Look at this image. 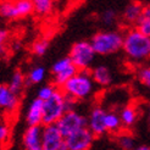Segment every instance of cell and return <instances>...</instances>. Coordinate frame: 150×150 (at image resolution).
<instances>
[{
    "instance_id": "32",
    "label": "cell",
    "mask_w": 150,
    "mask_h": 150,
    "mask_svg": "<svg viewBox=\"0 0 150 150\" xmlns=\"http://www.w3.org/2000/svg\"><path fill=\"white\" fill-rule=\"evenodd\" d=\"M133 150H150V146L149 145H139V146H136Z\"/></svg>"
},
{
    "instance_id": "10",
    "label": "cell",
    "mask_w": 150,
    "mask_h": 150,
    "mask_svg": "<svg viewBox=\"0 0 150 150\" xmlns=\"http://www.w3.org/2000/svg\"><path fill=\"white\" fill-rule=\"evenodd\" d=\"M43 126L27 127L22 137V145L25 150H43L42 148Z\"/></svg>"
},
{
    "instance_id": "23",
    "label": "cell",
    "mask_w": 150,
    "mask_h": 150,
    "mask_svg": "<svg viewBox=\"0 0 150 150\" xmlns=\"http://www.w3.org/2000/svg\"><path fill=\"white\" fill-rule=\"evenodd\" d=\"M116 143L121 150H133L136 148L134 138L132 136H129V134H121V136H118Z\"/></svg>"
},
{
    "instance_id": "31",
    "label": "cell",
    "mask_w": 150,
    "mask_h": 150,
    "mask_svg": "<svg viewBox=\"0 0 150 150\" xmlns=\"http://www.w3.org/2000/svg\"><path fill=\"white\" fill-rule=\"evenodd\" d=\"M145 20H150V5H145L143 6V10H142V15H140V21H145Z\"/></svg>"
},
{
    "instance_id": "3",
    "label": "cell",
    "mask_w": 150,
    "mask_h": 150,
    "mask_svg": "<svg viewBox=\"0 0 150 150\" xmlns=\"http://www.w3.org/2000/svg\"><path fill=\"white\" fill-rule=\"evenodd\" d=\"M94 88L95 83L89 71H78L70 81L66 82L61 91L73 100H83L88 99L94 93Z\"/></svg>"
},
{
    "instance_id": "27",
    "label": "cell",
    "mask_w": 150,
    "mask_h": 150,
    "mask_svg": "<svg viewBox=\"0 0 150 150\" xmlns=\"http://www.w3.org/2000/svg\"><path fill=\"white\" fill-rule=\"evenodd\" d=\"M138 81L144 86H150V67H142L137 72Z\"/></svg>"
},
{
    "instance_id": "20",
    "label": "cell",
    "mask_w": 150,
    "mask_h": 150,
    "mask_svg": "<svg viewBox=\"0 0 150 150\" xmlns=\"http://www.w3.org/2000/svg\"><path fill=\"white\" fill-rule=\"evenodd\" d=\"M15 6H16L17 18L27 17L34 12L33 1H29V0H18V1H15Z\"/></svg>"
},
{
    "instance_id": "30",
    "label": "cell",
    "mask_w": 150,
    "mask_h": 150,
    "mask_svg": "<svg viewBox=\"0 0 150 150\" xmlns=\"http://www.w3.org/2000/svg\"><path fill=\"white\" fill-rule=\"evenodd\" d=\"M9 133H10L9 126L5 125V123H0V144L7 140V138H9Z\"/></svg>"
},
{
    "instance_id": "7",
    "label": "cell",
    "mask_w": 150,
    "mask_h": 150,
    "mask_svg": "<svg viewBox=\"0 0 150 150\" xmlns=\"http://www.w3.org/2000/svg\"><path fill=\"white\" fill-rule=\"evenodd\" d=\"M94 134L87 128L79 129L65 138L67 150H91L94 143Z\"/></svg>"
},
{
    "instance_id": "2",
    "label": "cell",
    "mask_w": 150,
    "mask_h": 150,
    "mask_svg": "<svg viewBox=\"0 0 150 150\" xmlns=\"http://www.w3.org/2000/svg\"><path fill=\"white\" fill-rule=\"evenodd\" d=\"M122 50L133 61L150 59V38L143 35L137 28L129 29L123 35Z\"/></svg>"
},
{
    "instance_id": "28",
    "label": "cell",
    "mask_w": 150,
    "mask_h": 150,
    "mask_svg": "<svg viewBox=\"0 0 150 150\" xmlns=\"http://www.w3.org/2000/svg\"><path fill=\"white\" fill-rule=\"evenodd\" d=\"M9 39V32L5 28H0V59H1L6 52V43Z\"/></svg>"
},
{
    "instance_id": "4",
    "label": "cell",
    "mask_w": 150,
    "mask_h": 150,
    "mask_svg": "<svg viewBox=\"0 0 150 150\" xmlns=\"http://www.w3.org/2000/svg\"><path fill=\"white\" fill-rule=\"evenodd\" d=\"M89 42L96 55L106 56L116 54L122 49L123 35L117 31H101L95 33Z\"/></svg>"
},
{
    "instance_id": "29",
    "label": "cell",
    "mask_w": 150,
    "mask_h": 150,
    "mask_svg": "<svg viewBox=\"0 0 150 150\" xmlns=\"http://www.w3.org/2000/svg\"><path fill=\"white\" fill-rule=\"evenodd\" d=\"M136 28H137L143 35H145V37H148V38H150V20H145V21L138 22Z\"/></svg>"
},
{
    "instance_id": "11",
    "label": "cell",
    "mask_w": 150,
    "mask_h": 150,
    "mask_svg": "<svg viewBox=\"0 0 150 150\" xmlns=\"http://www.w3.org/2000/svg\"><path fill=\"white\" fill-rule=\"evenodd\" d=\"M43 104L44 101L38 98L29 103L26 111V123L28 127L43 125Z\"/></svg>"
},
{
    "instance_id": "6",
    "label": "cell",
    "mask_w": 150,
    "mask_h": 150,
    "mask_svg": "<svg viewBox=\"0 0 150 150\" xmlns=\"http://www.w3.org/2000/svg\"><path fill=\"white\" fill-rule=\"evenodd\" d=\"M87 126H88V118L76 110L65 112V115L56 122L57 129L62 134L64 138H67L72 133L79 129L87 128Z\"/></svg>"
},
{
    "instance_id": "33",
    "label": "cell",
    "mask_w": 150,
    "mask_h": 150,
    "mask_svg": "<svg viewBox=\"0 0 150 150\" xmlns=\"http://www.w3.org/2000/svg\"><path fill=\"white\" fill-rule=\"evenodd\" d=\"M148 122L150 125V106H149V110H148Z\"/></svg>"
},
{
    "instance_id": "22",
    "label": "cell",
    "mask_w": 150,
    "mask_h": 150,
    "mask_svg": "<svg viewBox=\"0 0 150 150\" xmlns=\"http://www.w3.org/2000/svg\"><path fill=\"white\" fill-rule=\"evenodd\" d=\"M73 64H72V61H71V59L69 57V56H64V57H61V59H59V60H56V61L51 65V69H50V71H51V73H52V76L54 74H57V73H60V72H64L65 70H67L69 67H71Z\"/></svg>"
},
{
    "instance_id": "19",
    "label": "cell",
    "mask_w": 150,
    "mask_h": 150,
    "mask_svg": "<svg viewBox=\"0 0 150 150\" xmlns=\"http://www.w3.org/2000/svg\"><path fill=\"white\" fill-rule=\"evenodd\" d=\"M34 12L39 16H49L54 10V3L51 0H34Z\"/></svg>"
},
{
    "instance_id": "1",
    "label": "cell",
    "mask_w": 150,
    "mask_h": 150,
    "mask_svg": "<svg viewBox=\"0 0 150 150\" xmlns=\"http://www.w3.org/2000/svg\"><path fill=\"white\" fill-rule=\"evenodd\" d=\"M76 100L65 95L61 89H56V92L50 99L43 104V126L56 125L65 112L74 110Z\"/></svg>"
},
{
    "instance_id": "26",
    "label": "cell",
    "mask_w": 150,
    "mask_h": 150,
    "mask_svg": "<svg viewBox=\"0 0 150 150\" xmlns=\"http://www.w3.org/2000/svg\"><path fill=\"white\" fill-rule=\"evenodd\" d=\"M116 18H117V12L114 9H106L100 15V21L105 26H112L115 23Z\"/></svg>"
},
{
    "instance_id": "12",
    "label": "cell",
    "mask_w": 150,
    "mask_h": 150,
    "mask_svg": "<svg viewBox=\"0 0 150 150\" xmlns=\"http://www.w3.org/2000/svg\"><path fill=\"white\" fill-rule=\"evenodd\" d=\"M18 105V95L12 93L7 84H0V109L13 111Z\"/></svg>"
},
{
    "instance_id": "18",
    "label": "cell",
    "mask_w": 150,
    "mask_h": 150,
    "mask_svg": "<svg viewBox=\"0 0 150 150\" xmlns=\"http://www.w3.org/2000/svg\"><path fill=\"white\" fill-rule=\"evenodd\" d=\"M105 127H106L108 132H112V133L118 132L122 127L120 115L114 111H109V112L106 111V116H105Z\"/></svg>"
},
{
    "instance_id": "24",
    "label": "cell",
    "mask_w": 150,
    "mask_h": 150,
    "mask_svg": "<svg viewBox=\"0 0 150 150\" xmlns=\"http://www.w3.org/2000/svg\"><path fill=\"white\" fill-rule=\"evenodd\" d=\"M49 49V40L48 39H38L33 43L32 52L35 56H44Z\"/></svg>"
},
{
    "instance_id": "5",
    "label": "cell",
    "mask_w": 150,
    "mask_h": 150,
    "mask_svg": "<svg viewBox=\"0 0 150 150\" xmlns=\"http://www.w3.org/2000/svg\"><path fill=\"white\" fill-rule=\"evenodd\" d=\"M69 57L78 71H88L89 67L93 65L96 54L91 42L79 40L72 44Z\"/></svg>"
},
{
    "instance_id": "17",
    "label": "cell",
    "mask_w": 150,
    "mask_h": 150,
    "mask_svg": "<svg viewBox=\"0 0 150 150\" xmlns=\"http://www.w3.org/2000/svg\"><path fill=\"white\" fill-rule=\"evenodd\" d=\"M120 118H121V123L125 127H132L136 125L138 120V112L133 106H126L120 112Z\"/></svg>"
},
{
    "instance_id": "34",
    "label": "cell",
    "mask_w": 150,
    "mask_h": 150,
    "mask_svg": "<svg viewBox=\"0 0 150 150\" xmlns=\"http://www.w3.org/2000/svg\"><path fill=\"white\" fill-rule=\"evenodd\" d=\"M149 88H150V86H149Z\"/></svg>"
},
{
    "instance_id": "14",
    "label": "cell",
    "mask_w": 150,
    "mask_h": 150,
    "mask_svg": "<svg viewBox=\"0 0 150 150\" xmlns=\"http://www.w3.org/2000/svg\"><path fill=\"white\" fill-rule=\"evenodd\" d=\"M142 10H143V5L139 3H129L125 7L122 17L127 23H138Z\"/></svg>"
},
{
    "instance_id": "9",
    "label": "cell",
    "mask_w": 150,
    "mask_h": 150,
    "mask_svg": "<svg viewBox=\"0 0 150 150\" xmlns=\"http://www.w3.org/2000/svg\"><path fill=\"white\" fill-rule=\"evenodd\" d=\"M105 116H106V110L101 106H95L91 110V114L87 117V127L94 134V137H100L108 132L106 127H105Z\"/></svg>"
},
{
    "instance_id": "15",
    "label": "cell",
    "mask_w": 150,
    "mask_h": 150,
    "mask_svg": "<svg viewBox=\"0 0 150 150\" xmlns=\"http://www.w3.org/2000/svg\"><path fill=\"white\" fill-rule=\"evenodd\" d=\"M47 76V70L45 67L42 65H37L33 66L31 70L28 71L27 76H26V86L28 84H38L45 79Z\"/></svg>"
},
{
    "instance_id": "25",
    "label": "cell",
    "mask_w": 150,
    "mask_h": 150,
    "mask_svg": "<svg viewBox=\"0 0 150 150\" xmlns=\"http://www.w3.org/2000/svg\"><path fill=\"white\" fill-rule=\"evenodd\" d=\"M56 87L52 86V84H45L40 87V89L38 91V93H37V98L40 99L42 101H47L48 99H50L52 95H54V93L56 92Z\"/></svg>"
},
{
    "instance_id": "21",
    "label": "cell",
    "mask_w": 150,
    "mask_h": 150,
    "mask_svg": "<svg viewBox=\"0 0 150 150\" xmlns=\"http://www.w3.org/2000/svg\"><path fill=\"white\" fill-rule=\"evenodd\" d=\"M0 17L5 20H16L17 12L16 6L12 1H1L0 3Z\"/></svg>"
},
{
    "instance_id": "8",
    "label": "cell",
    "mask_w": 150,
    "mask_h": 150,
    "mask_svg": "<svg viewBox=\"0 0 150 150\" xmlns=\"http://www.w3.org/2000/svg\"><path fill=\"white\" fill-rule=\"evenodd\" d=\"M64 142L65 138L57 129L56 125L43 126V136H42L43 150H60Z\"/></svg>"
},
{
    "instance_id": "16",
    "label": "cell",
    "mask_w": 150,
    "mask_h": 150,
    "mask_svg": "<svg viewBox=\"0 0 150 150\" xmlns=\"http://www.w3.org/2000/svg\"><path fill=\"white\" fill-rule=\"evenodd\" d=\"M7 86H9L10 91L12 93H15L16 95H20L22 89L26 87V76L23 74V72L21 70H15L13 73L11 74L10 83Z\"/></svg>"
},
{
    "instance_id": "13",
    "label": "cell",
    "mask_w": 150,
    "mask_h": 150,
    "mask_svg": "<svg viewBox=\"0 0 150 150\" xmlns=\"http://www.w3.org/2000/svg\"><path fill=\"white\" fill-rule=\"evenodd\" d=\"M91 76L94 81V83L100 87H108L112 82V73L109 67L105 65L95 66L91 72Z\"/></svg>"
}]
</instances>
